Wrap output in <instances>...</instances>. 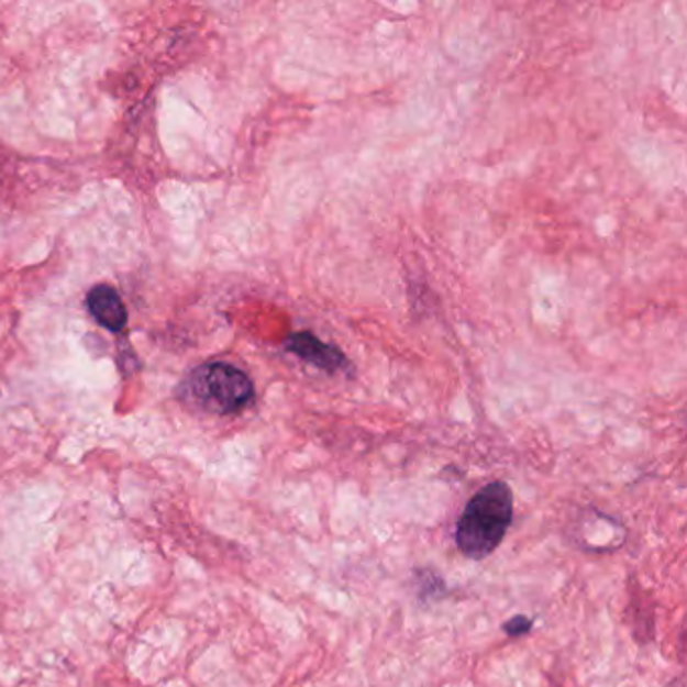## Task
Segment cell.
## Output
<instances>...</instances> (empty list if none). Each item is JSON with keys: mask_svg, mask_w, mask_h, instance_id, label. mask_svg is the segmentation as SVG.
<instances>
[{"mask_svg": "<svg viewBox=\"0 0 687 687\" xmlns=\"http://www.w3.org/2000/svg\"><path fill=\"white\" fill-rule=\"evenodd\" d=\"M531 628L532 621L529 617H514V619H510L508 623H505V631H507L510 638H520L527 631H531Z\"/></svg>", "mask_w": 687, "mask_h": 687, "instance_id": "5", "label": "cell"}, {"mask_svg": "<svg viewBox=\"0 0 687 687\" xmlns=\"http://www.w3.org/2000/svg\"><path fill=\"white\" fill-rule=\"evenodd\" d=\"M285 350L297 355L302 362L313 365L317 369H323L326 374H337V372L350 369L347 357L337 347L314 337L313 333H309V331L290 335L285 341Z\"/></svg>", "mask_w": 687, "mask_h": 687, "instance_id": "3", "label": "cell"}, {"mask_svg": "<svg viewBox=\"0 0 687 687\" xmlns=\"http://www.w3.org/2000/svg\"><path fill=\"white\" fill-rule=\"evenodd\" d=\"M514 517V496L507 483H490L472 496L456 529L459 553L483 561L505 541Z\"/></svg>", "mask_w": 687, "mask_h": 687, "instance_id": "1", "label": "cell"}, {"mask_svg": "<svg viewBox=\"0 0 687 687\" xmlns=\"http://www.w3.org/2000/svg\"><path fill=\"white\" fill-rule=\"evenodd\" d=\"M87 304L97 323L109 331H121L128 323V311L121 302L120 295L109 287H96L91 290L87 297Z\"/></svg>", "mask_w": 687, "mask_h": 687, "instance_id": "4", "label": "cell"}, {"mask_svg": "<svg viewBox=\"0 0 687 687\" xmlns=\"http://www.w3.org/2000/svg\"><path fill=\"white\" fill-rule=\"evenodd\" d=\"M188 389L193 401L210 413L229 415L244 410L254 398L251 377L230 363H208L193 372Z\"/></svg>", "mask_w": 687, "mask_h": 687, "instance_id": "2", "label": "cell"}]
</instances>
